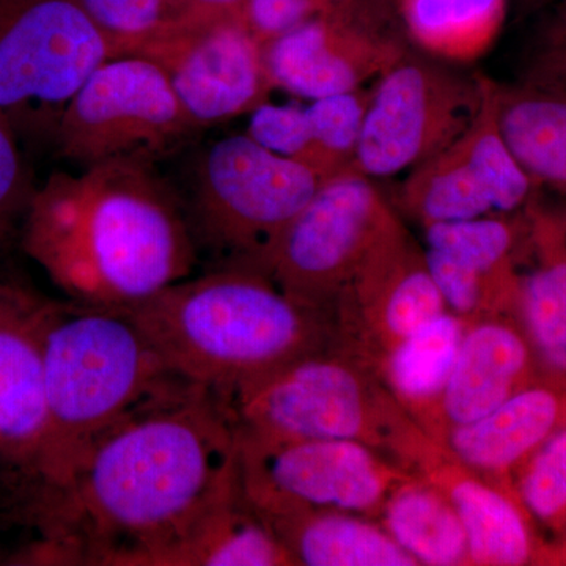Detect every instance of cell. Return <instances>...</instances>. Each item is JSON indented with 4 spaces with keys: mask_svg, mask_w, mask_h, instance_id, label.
<instances>
[{
    "mask_svg": "<svg viewBox=\"0 0 566 566\" xmlns=\"http://www.w3.org/2000/svg\"><path fill=\"white\" fill-rule=\"evenodd\" d=\"M390 210L371 178L356 170L327 178L283 233L268 277L327 318Z\"/></svg>",
    "mask_w": 566,
    "mask_h": 566,
    "instance_id": "cell-11",
    "label": "cell"
},
{
    "mask_svg": "<svg viewBox=\"0 0 566 566\" xmlns=\"http://www.w3.org/2000/svg\"><path fill=\"white\" fill-rule=\"evenodd\" d=\"M263 517L294 566H419L371 517L331 510Z\"/></svg>",
    "mask_w": 566,
    "mask_h": 566,
    "instance_id": "cell-24",
    "label": "cell"
},
{
    "mask_svg": "<svg viewBox=\"0 0 566 566\" xmlns=\"http://www.w3.org/2000/svg\"><path fill=\"white\" fill-rule=\"evenodd\" d=\"M428 270L447 311L471 324L495 316L516 318L521 252L528 244L526 208L422 227Z\"/></svg>",
    "mask_w": 566,
    "mask_h": 566,
    "instance_id": "cell-16",
    "label": "cell"
},
{
    "mask_svg": "<svg viewBox=\"0 0 566 566\" xmlns=\"http://www.w3.org/2000/svg\"><path fill=\"white\" fill-rule=\"evenodd\" d=\"M158 566H294V562L249 501L238 475L237 483L163 554Z\"/></svg>",
    "mask_w": 566,
    "mask_h": 566,
    "instance_id": "cell-22",
    "label": "cell"
},
{
    "mask_svg": "<svg viewBox=\"0 0 566 566\" xmlns=\"http://www.w3.org/2000/svg\"><path fill=\"white\" fill-rule=\"evenodd\" d=\"M449 499L468 535L471 566H549L551 546L536 534L520 499L439 452L417 474Z\"/></svg>",
    "mask_w": 566,
    "mask_h": 566,
    "instance_id": "cell-20",
    "label": "cell"
},
{
    "mask_svg": "<svg viewBox=\"0 0 566 566\" xmlns=\"http://www.w3.org/2000/svg\"><path fill=\"white\" fill-rule=\"evenodd\" d=\"M465 329L468 324L460 316L442 312L394 346L376 370L422 428L449 381Z\"/></svg>",
    "mask_w": 566,
    "mask_h": 566,
    "instance_id": "cell-25",
    "label": "cell"
},
{
    "mask_svg": "<svg viewBox=\"0 0 566 566\" xmlns=\"http://www.w3.org/2000/svg\"><path fill=\"white\" fill-rule=\"evenodd\" d=\"M238 475L226 406L177 379L104 431L65 479L9 506L33 536L0 564L158 566Z\"/></svg>",
    "mask_w": 566,
    "mask_h": 566,
    "instance_id": "cell-1",
    "label": "cell"
},
{
    "mask_svg": "<svg viewBox=\"0 0 566 566\" xmlns=\"http://www.w3.org/2000/svg\"><path fill=\"white\" fill-rule=\"evenodd\" d=\"M524 81L566 82V0L543 25Z\"/></svg>",
    "mask_w": 566,
    "mask_h": 566,
    "instance_id": "cell-34",
    "label": "cell"
},
{
    "mask_svg": "<svg viewBox=\"0 0 566 566\" xmlns=\"http://www.w3.org/2000/svg\"><path fill=\"white\" fill-rule=\"evenodd\" d=\"M219 400L240 434L360 442L411 474L439 449L374 368L335 345L304 354Z\"/></svg>",
    "mask_w": 566,
    "mask_h": 566,
    "instance_id": "cell-5",
    "label": "cell"
},
{
    "mask_svg": "<svg viewBox=\"0 0 566 566\" xmlns=\"http://www.w3.org/2000/svg\"><path fill=\"white\" fill-rule=\"evenodd\" d=\"M123 311L174 375L218 397L333 345L326 316L245 268L189 275Z\"/></svg>",
    "mask_w": 566,
    "mask_h": 566,
    "instance_id": "cell-3",
    "label": "cell"
},
{
    "mask_svg": "<svg viewBox=\"0 0 566 566\" xmlns=\"http://www.w3.org/2000/svg\"><path fill=\"white\" fill-rule=\"evenodd\" d=\"M370 98L371 92L357 88L312 99L308 106H304L308 134L304 164L315 170L323 181L354 170L357 144Z\"/></svg>",
    "mask_w": 566,
    "mask_h": 566,
    "instance_id": "cell-28",
    "label": "cell"
},
{
    "mask_svg": "<svg viewBox=\"0 0 566 566\" xmlns=\"http://www.w3.org/2000/svg\"><path fill=\"white\" fill-rule=\"evenodd\" d=\"M237 436L241 486L263 516L331 510L376 521L395 488L415 475L360 442Z\"/></svg>",
    "mask_w": 566,
    "mask_h": 566,
    "instance_id": "cell-8",
    "label": "cell"
},
{
    "mask_svg": "<svg viewBox=\"0 0 566 566\" xmlns=\"http://www.w3.org/2000/svg\"><path fill=\"white\" fill-rule=\"evenodd\" d=\"M392 0H346L263 44L273 87L312 99L363 88L408 52Z\"/></svg>",
    "mask_w": 566,
    "mask_h": 566,
    "instance_id": "cell-13",
    "label": "cell"
},
{
    "mask_svg": "<svg viewBox=\"0 0 566 566\" xmlns=\"http://www.w3.org/2000/svg\"><path fill=\"white\" fill-rule=\"evenodd\" d=\"M495 115L510 150L536 185L566 196V82L494 85Z\"/></svg>",
    "mask_w": 566,
    "mask_h": 566,
    "instance_id": "cell-23",
    "label": "cell"
},
{
    "mask_svg": "<svg viewBox=\"0 0 566 566\" xmlns=\"http://www.w3.org/2000/svg\"><path fill=\"white\" fill-rule=\"evenodd\" d=\"M482 92L483 76L406 52L371 92L354 170L374 180L415 169L465 132Z\"/></svg>",
    "mask_w": 566,
    "mask_h": 566,
    "instance_id": "cell-10",
    "label": "cell"
},
{
    "mask_svg": "<svg viewBox=\"0 0 566 566\" xmlns=\"http://www.w3.org/2000/svg\"><path fill=\"white\" fill-rule=\"evenodd\" d=\"M516 497L532 517L547 531H566V427L547 438L517 469Z\"/></svg>",
    "mask_w": 566,
    "mask_h": 566,
    "instance_id": "cell-29",
    "label": "cell"
},
{
    "mask_svg": "<svg viewBox=\"0 0 566 566\" xmlns=\"http://www.w3.org/2000/svg\"><path fill=\"white\" fill-rule=\"evenodd\" d=\"M406 36L420 50L452 62L482 55L501 32L506 0H397Z\"/></svg>",
    "mask_w": 566,
    "mask_h": 566,
    "instance_id": "cell-27",
    "label": "cell"
},
{
    "mask_svg": "<svg viewBox=\"0 0 566 566\" xmlns=\"http://www.w3.org/2000/svg\"><path fill=\"white\" fill-rule=\"evenodd\" d=\"M249 115L251 120L245 134L268 150L304 164L308 134L303 106L268 102Z\"/></svg>",
    "mask_w": 566,
    "mask_h": 566,
    "instance_id": "cell-31",
    "label": "cell"
},
{
    "mask_svg": "<svg viewBox=\"0 0 566 566\" xmlns=\"http://www.w3.org/2000/svg\"><path fill=\"white\" fill-rule=\"evenodd\" d=\"M342 2L345 0H249L243 17L264 44Z\"/></svg>",
    "mask_w": 566,
    "mask_h": 566,
    "instance_id": "cell-33",
    "label": "cell"
},
{
    "mask_svg": "<svg viewBox=\"0 0 566 566\" xmlns=\"http://www.w3.org/2000/svg\"><path fill=\"white\" fill-rule=\"evenodd\" d=\"M249 0H174V21H203L243 13Z\"/></svg>",
    "mask_w": 566,
    "mask_h": 566,
    "instance_id": "cell-35",
    "label": "cell"
},
{
    "mask_svg": "<svg viewBox=\"0 0 566 566\" xmlns=\"http://www.w3.org/2000/svg\"><path fill=\"white\" fill-rule=\"evenodd\" d=\"M446 311L423 245L392 208L327 319L333 345L376 371L394 346Z\"/></svg>",
    "mask_w": 566,
    "mask_h": 566,
    "instance_id": "cell-12",
    "label": "cell"
},
{
    "mask_svg": "<svg viewBox=\"0 0 566 566\" xmlns=\"http://www.w3.org/2000/svg\"><path fill=\"white\" fill-rule=\"evenodd\" d=\"M44 301L0 282V465L9 495L31 480L46 434Z\"/></svg>",
    "mask_w": 566,
    "mask_h": 566,
    "instance_id": "cell-17",
    "label": "cell"
},
{
    "mask_svg": "<svg viewBox=\"0 0 566 566\" xmlns=\"http://www.w3.org/2000/svg\"><path fill=\"white\" fill-rule=\"evenodd\" d=\"M109 41L114 57L134 54L174 21V0H77Z\"/></svg>",
    "mask_w": 566,
    "mask_h": 566,
    "instance_id": "cell-30",
    "label": "cell"
},
{
    "mask_svg": "<svg viewBox=\"0 0 566 566\" xmlns=\"http://www.w3.org/2000/svg\"><path fill=\"white\" fill-rule=\"evenodd\" d=\"M21 248L70 301L128 308L191 275L189 216L155 164L115 159L57 172L32 193Z\"/></svg>",
    "mask_w": 566,
    "mask_h": 566,
    "instance_id": "cell-2",
    "label": "cell"
},
{
    "mask_svg": "<svg viewBox=\"0 0 566 566\" xmlns=\"http://www.w3.org/2000/svg\"><path fill=\"white\" fill-rule=\"evenodd\" d=\"M32 193L13 125L0 115V251L11 233L21 229Z\"/></svg>",
    "mask_w": 566,
    "mask_h": 566,
    "instance_id": "cell-32",
    "label": "cell"
},
{
    "mask_svg": "<svg viewBox=\"0 0 566 566\" xmlns=\"http://www.w3.org/2000/svg\"><path fill=\"white\" fill-rule=\"evenodd\" d=\"M376 521L419 566H471L460 516L422 476L411 475L395 488Z\"/></svg>",
    "mask_w": 566,
    "mask_h": 566,
    "instance_id": "cell-26",
    "label": "cell"
},
{
    "mask_svg": "<svg viewBox=\"0 0 566 566\" xmlns=\"http://www.w3.org/2000/svg\"><path fill=\"white\" fill-rule=\"evenodd\" d=\"M322 182L311 167L268 150L249 134L222 137L193 169V237L210 249L216 266L268 277L279 241Z\"/></svg>",
    "mask_w": 566,
    "mask_h": 566,
    "instance_id": "cell-6",
    "label": "cell"
},
{
    "mask_svg": "<svg viewBox=\"0 0 566 566\" xmlns=\"http://www.w3.org/2000/svg\"><path fill=\"white\" fill-rule=\"evenodd\" d=\"M197 129L164 71L128 54L93 71L52 134L63 159L87 167L115 159L155 164Z\"/></svg>",
    "mask_w": 566,
    "mask_h": 566,
    "instance_id": "cell-7",
    "label": "cell"
},
{
    "mask_svg": "<svg viewBox=\"0 0 566 566\" xmlns=\"http://www.w3.org/2000/svg\"><path fill=\"white\" fill-rule=\"evenodd\" d=\"M46 434L35 471L7 509L65 479L112 424L172 385L174 375L123 308L44 301Z\"/></svg>",
    "mask_w": 566,
    "mask_h": 566,
    "instance_id": "cell-4",
    "label": "cell"
},
{
    "mask_svg": "<svg viewBox=\"0 0 566 566\" xmlns=\"http://www.w3.org/2000/svg\"><path fill=\"white\" fill-rule=\"evenodd\" d=\"M495 82L483 76L474 120L446 148L424 159L398 192L401 210L427 227L523 211L538 185L517 163L499 128Z\"/></svg>",
    "mask_w": 566,
    "mask_h": 566,
    "instance_id": "cell-15",
    "label": "cell"
},
{
    "mask_svg": "<svg viewBox=\"0 0 566 566\" xmlns=\"http://www.w3.org/2000/svg\"><path fill=\"white\" fill-rule=\"evenodd\" d=\"M564 427L566 390L542 378L482 419L450 428L436 442L469 471L516 495L517 469Z\"/></svg>",
    "mask_w": 566,
    "mask_h": 566,
    "instance_id": "cell-19",
    "label": "cell"
},
{
    "mask_svg": "<svg viewBox=\"0 0 566 566\" xmlns=\"http://www.w3.org/2000/svg\"><path fill=\"white\" fill-rule=\"evenodd\" d=\"M114 57L77 0H0V115L54 132L85 80Z\"/></svg>",
    "mask_w": 566,
    "mask_h": 566,
    "instance_id": "cell-9",
    "label": "cell"
},
{
    "mask_svg": "<svg viewBox=\"0 0 566 566\" xmlns=\"http://www.w3.org/2000/svg\"><path fill=\"white\" fill-rule=\"evenodd\" d=\"M538 379L535 354L516 318L468 324L452 374L423 430L438 441L450 428L482 419Z\"/></svg>",
    "mask_w": 566,
    "mask_h": 566,
    "instance_id": "cell-18",
    "label": "cell"
},
{
    "mask_svg": "<svg viewBox=\"0 0 566 566\" xmlns=\"http://www.w3.org/2000/svg\"><path fill=\"white\" fill-rule=\"evenodd\" d=\"M528 253L531 273L521 274L516 319L526 334L539 375L566 390V216L532 200Z\"/></svg>",
    "mask_w": 566,
    "mask_h": 566,
    "instance_id": "cell-21",
    "label": "cell"
},
{
    "mask_svg": "<svg viewBox=\"0 0 566 566\" xmlns=\"http://www.w3.org/2000/svg\"><path fill=\"white\" fill-rule=\"evenodd\" d=\"M549 566H566V531L557 536V542L549 543Z\"/></svg>",
    "mask_w": 566,
    "mask_h": 566,
    "instance_id": "cell-36",
    "label": "cell"
},
{
    "mask_svg": "<svg viewBox=\"0 0 566 566\" xmlns=\"http://www.w3.org/2000/svg\"><path fill=\"white\" fill-rule=\"evenodd\" d=\"M166 74L197 128L251 114L270 102L263 43L243 13L172 21L134 52Z\"/></svg>",
    "mask_w": 566,
    "mask_h": 566,
    "instance_id": "cell-14",
    "label": "cell"
}]
</instances>
